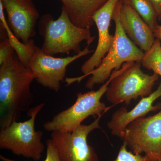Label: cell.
<instances>
[{"label":"cell","instance_id":"obj_1","mask_svg":"<svg viewBox=\"0 0 161 161\" xmlns=\"http://www.w3.org/2000/svg\"><path fill=\"white\" fill-rule=\"evenodd\" d=\"M36 77L16 53L0 65V129L3 130L29 109L33 101L31 86Z\"/></svg>","mask_w":161,"mask_h":161},{"label":"cell","instance_id":"obj_2","mask_svg":"<svg viewBox=\"0 0 161 161\" xmlns=\"http://www.w3.org/2000/svg\"><path fill=\"white\" fill-rule=\"evenodd\" d=\"M38 28L43 39L41 49L50 56L69 54L71 51L79 53L82 51L81 42L85 41L89 46L95 39L90 28H80L73 23L63 6L57 19H54L49 14L43 15L39 21Z\"/></svg>","mask_w":161,"mask_h":161},{"label":"cell","instance_id":"obj_3","mask_svg":"<svg viewBox=\"0 0 161 161\" xmlns=\"http://www.w3.org/2000/svg\"><path fill=\"white\" fill-rule=\"evenodd\" d=\"M122 1L116 4L112 20L115 23L114 41L112 47L99 66L91 72L85 87L92 90L96 85L104 83L114 70H119L127 62H141L144 55L142 50L127 36L119 21V12Z\"/></svg>","mask_w":161,"mask_h":161},{"label":"cell","instance_id":"obj_4","mask_svg":"<svg viewBox=\"0 0 161 161\" xmlns=\"http://www.w3.org/2000/svg\"><path fill=\"white\" fill-rule=\"evenodd\" d=\"M45 103L29 109V117L24 122L14 121L0 132V148L11 151L15 155L22 156L35 161L40 160L45 149L42 142L43 132L35 130V121Z\"/></svg>","mask_w":161,"mask_h":161},{"label":"cell","instance_id":"obj_5","mask_svg":"<svg viewBox=\"0 0 161 161\" xmlns=\"http://www.w3.org/2000/svg\"><path fill=\"white\" fill-rule=\"evenodd\" d=\"M117 70H114L109 79L97 91L78 93L75 103L55 115L51 120L45 122L43 125L44 130L52 132H71L89 116L98 117L103 115L111 107H107L100 100L108 91L110 82Z\"/></svg>","mask_w":161,"mask_h":161},{"label":"cell","instance_id":"obj_6","mask_svg":"<svg viewBox=\"0 0 161 161\" xmlns=\"http://www.w3.org/2000/svg\"><path fill=\"white\" fill-rule=\"evenodd\" d=\"M159 76L145 74L141 69V62H127L117 70L108 86L107 99L114 105L125 103L130 105L139 97H147Z\"/></svg>","mask_w":161,"mask_h":161},{"label":"cell","instance_id":"obj_7","mask_svg":"<svg viewBox=\"0 0 161 161\" xmlns=\"http://www.w3.org/2000/svg\"><path fill=\"white\" fill-rule=\"evenodd\" d=\"M121 140L135 154L144 153L152 161L158 159L161 157V107L154 115L131 122Z\"/></svg>","mask_w":161,"mask_h":161},{"label":"cell","instance_id":"obj_8","mask_svg":"<svg viewBox=\"0 0 161 161\" xmlns=\"http://www.w3.org/2000/svg\"><path fill=\"white\" fill-rule=\"evenodd\" d=\"M103 115L98 116L89 125H81L73 132L53 131L51 138L53 142L60 161H99L98 154L88 143L89 134L100 129L99 122Z\"/></svg>","mask_w":161,"mask_h":161},{"label":"cell","instance_id":"obj_9","mask_svg":"<svg viewBox=\"0 0 161 161\" xmlns=\"http://www.w3.org/2000/svg\"><path fill=\"white\" fill-rule=\"evenodd\" d=\"M87 46L78 54L64 58H56L44 53L41 48L35 47L30 58L28 67L33 72L38 83L58 92L66 75L67 66L83 56L93 53Z\"/></svg>","mask_w":161,"mask_h":161},{"label":"cell","instance_id":"obj_10","mask_svg":"<svg viewBox=\"0 0 161 161\" xmlns=\"http://www.w3.org/2000/svg\"><path fill=\"white\" fill-rule=\"evenodd\" d=\"M8 16V26L18 40L27 43L36 35L39 12L31 0H0Z\"/></svg>","mask_w":161,"mask_h":161},{"label":"cell","instance_id":"obj_11","mask_svg":"<svg viewBox=\"0 0 161 161\" xmlns=\"http://www.w3.org/2000/svg\"><path fill=\"white\" fill-rule=\"evenodd\" d=\"M119 1L108 0L93 16V20L98 29V42L93 54L81 66L80 70L85 78L100 65L112 46L114 36L110 34V26Z\"/></svg>","mask_w":161,"mask_h":161},{"label":"cell","instance_id":"obj_12","mask_svg":"<svg viewBox=\"0 0 161 161\" xmlns=\"http://www.w3.org/2000/svg\"><path fill=\"white\" fill-rule=\"evenodd\" d=\"M161 97V82L157 89L151 95L143 97L132 110L128 111L121 107L112 114L107 126L112 135L121 139L125 133L127 127L131 122L138 118L143 117L151 112L160 109L161 103L153 105L157 99Z\"/></svg>","mask_w":161,"mask_h":161},{"label":"cell","instance_id":"obj_13","mask_svg":"<svg viewBox=\"0 0 161 161\" xmlns=\"http://www.w3.org/2000/svg\"><path fill=\"white\" fill-rule=\"evenodd\" d=\"M119 21L127 36L145 53L152 47L155 41L153 31L132 7L122 2Z\"/></svg>","mask_w":161,"mask_h":161},{"label":"cell","instance_id":"obj_14","mask_svg":"<svg viewBox=\"0 0 161 161\" xmlns=\"http://www.w3.org/2000/svg\"><path fill=\"white\" fill-rule=\"evenodd\" d=\"M74 24L91 28L95 24L93 16L108 0H60Z\"/></svg>","mask_w":161,"mask_h":161},{"label":"cell","instance_id":"obj_15","mask_svg":"<svg viewBox=\"0 0 161 161\" xmlns=\"http://www.w3.org/2000/svg\"><path fill=\"white\" fill-rule=\"evenodd\" d=\"M0 20L1 25L6 30L8 38L14 48L19 59L24 65L28 67L30 58L36 46L34 40L31 39L28 43H24L20 42V40L15 36L6 22L4 9L1 3H0Z\"/></svg>","mask_w":161,"mask_h":161},{"label":"cell","instance_id":"obj_16","mask_svg":"<svg viewBox=\"0 0 161 161\" xmlns=\"http://www.w3.org/2000/svg\"><path fill=\"white\" fill-rule=\"evenodd\" d=\"M129 4L142 18L153 31L158 26V17L149 0H122Z\"/></svg>","mask_w":161,"mask_h":161},{"label":"cell","instance_id":"obj_17","mask_svg":"<svg viewBox=\"0 0 161 161\" xmlns=\"http://www.w3.org/2000/svg\"><path fill=\"white\" fill-rule=\"evenodd\" d=\"M141 64L145 68L161 77V44L158 39L155 40L149 50L144 53Z\"/></svg>","mask_w":161,"mask_h":161},{"label":"cell","instance_id":"obj_18","mask_svg":"<svg viewBox=\"0 0 161 161\" xmlns=\"http://www.w3.org/2000/svg\"><path fill=\"white\" fill-rule=\"evenodd\" d=\"M113 161H152L147 155L135 154L127 150L126 144L123 143L121 146L117 157Z\"/></svg>","mask_w":161,"mask_h":161},{"label":"cell","instance_id":"obj_19","mask_svg":"<svg viewBox=\"0 0 161 161\" xmlns=\"http://www.w3.org/2000/svg\"><path fill=\"white\" fill-rule=\"evenodd\" d=\"M15 53V51L9 38L2 40L0 43V65L11 59Z\"/></svg>","mask_w":161,"mask_h":161},{"label":"cell","instance_id":"obj_20","mask_svg":"<svg viewBox=\"0 0 161 161\" xmlns=\"http://www.w3.org/2000/svg\"><path fill=\"white\" fill-rule=\"evenodd\" d=\"M47 153L46 158L43 161H60L57 148L52 139L46 141ZM0 159L3 161H17L13 160L0 155Z\"/></svg>","mask_w":161,"mask_h":161},{"label":"cell","instance_id":"obj_21","mask_svg":"<svg viewBox=\"0 0 161 161\" xmlns=\"http://www.w3.org/2000/svg\"><path fill=\"white\" fill-rule=\"evenodd\" d=\"M155 10L158 20H161V0H149Z\"/></svg>","mask_w":161,"mask_h":161},{"label":"cell","instance_id":"obj_22","mask_svg":"<svg viewBox=\"0 0 161 161\" xmlns=\"http://www.w3.org/2000/svg\"><path fill=\"white\" fill-rule=\"evenodd\" d=\"M154 37L161 41V25H158L153 31Z\"/></svg>","mask_w":161,"mask_h":161},{"label":"cell","instance_id":"obj_23","mask_svg":"<svg viewBox=\"0 0 161 161\" xmlns=\"http://www.w3.org/2000/svg\"><path fill=\"white\" fill-rule=\"evenodd\" d=\"M156 161H161V157L160 158H159Z\"/></svg>","mask_w":161,"mask_h":161},{"label":"cell","instance_id":"obj_24","mask_svg":"<svg viewBox=\"0 0 161 161\" xmlns=\"http://www.w3.org/2000/svg\"></svg>","mask_w":161,"mask_h":161}]
</instances>
